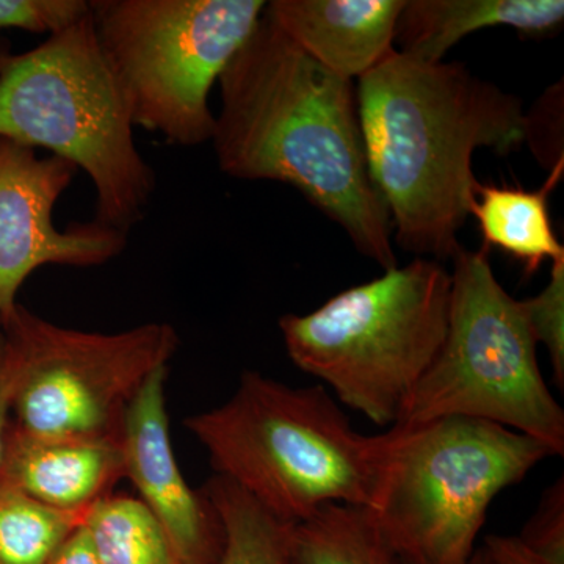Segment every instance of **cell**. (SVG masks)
Returning <instances> with one entry per match:
<instances>
[{"label": "cell", "instance_id": "cell-23", "mask_svg": "<svg viewBox=\"0 0 564 564\" xmlns=\"http://www.w3.org/2000/svg\"><path fill=\"white\" fill-rule=\"evenodd\" d=\"M17 386V361L0 329V455L11 419V400Z\"/></svg>", "mask_w": 564, "mask_h": 564}, {"label": "cell", "instance_id": "cell-1", "mask_svg": "<svg viewBox=\"0 0 564 564\" xmlns=\"http://www.w3.org/2000/svg\"><path fill=\"white\" fill-rule=\"evenodd\" d=\"M218 84L210 141L221 172L292 185L366 258L395 269L391 217L367 166L352 80L323 68L263 11Z\"/></svg>", "mask_w": 564, "mask_h": 564}, {"label": "cell", "instance_id": "cell-2", "mask_svg": "<svg viewBox=\"0 0 564 564\" xmlns=\"http://www.w3.org/2000/svg\"><path fill=\"white\" fill-rule=\"evenodd\" d=\"M356 102L395 243L434 261L454 259L478 182L474 152L505 155L525 143L522 102L459 63H426L397 50L359 77Z\"/></svg>", "mask_w": 564, "mask_h": 564}, {"label": "cell", "instance_id": "cell-3", "mask_svg": "<svg viewBox=\"0 0 564 564\" xmlns=\"http://www.w3.org/2000/svg\"><path fill=\"white\" fill-rule=\"evenodd\" d=\"M184 423L215 475L288 524L323 505H375L386 433L356 432L325 386L291 388L248 370L228 402Z\"/></svg>", "mask_w": 564, "mask_h": 564}, {"label": "cell", "instance_id": "cell-24", "mask_svg": "<svg viewBox=\"0 0 564 564\" xmlns=\"http://www.w3.org/2000/svg\"><path fill=\"white\" fill-rule=\"evenodd\" d=\"M485 551L491 564H552L533 554L518 536L491 534L486 538Z\"/></svg>", "mask_w": 564, "mask_h": 564}, {"label": "cell", "instance_id": "cell-16", "mask_svg": "<svg viewBox=\"0 0 564 564\" xmlns=\"http://www.w3.org/2000/svg\"><path fill=\"white\" fill-rule=\"evenodd\" d=\"M293 564H406L369 507L328 503L289 527Z\"/></svg>", "mask_w": 564, "mask_h": 564}, {"label": "cell", "instance_id": "cell-14", "mask_svg": "<svg viewBox=\"0 0 564 564\" xmlns=\"http://www.w3.org/2000/svg\"><path fill=\"white\" fill-rule=\"evenodd\" d=\"M563 21V0H408L397 22V51L441 63L458 41L481 29L505 25L547 35Z\"/></svg>", "mask_w": 564, "mask_h": 564}, {"label": "cell", "instance_id": "cell-7", "mask_svg": "<svg viewBox=\"0 0 564 564\" xmlns=\"http://www.w3.org/2000/svg\"><path fill=\"white\" fill-rule=\"evenodd\" d=\"M489 248L455 256L447 336L393 426L480 419L564 454V411L545 384L522 303L497 281Z\"/></svg>", "mask_w": 564, "mask_h": 564}, {"label": "cell", "instance_id": "cell-4", "mask_svg": "<svg viewBox=\"0 0 564 564\" xmlns=\"http://www.w3.org/2000/svg\"><path fill=\"white\" fill-rule=\"evenodd\" d=\"M133 128L91 14L35 50L0 52V139L74 163L95 185V220L126 234L143 220L158 184Z\"/></svg>", "mask_w": 564, "mask_h": 564}, {"label": "cell", "instance_id": "cell-13", "mask_svg": "<svg viewBox=\"0 0 564 564\" xmlns=\"http://www.w3.org/2000/svg\"><path fill=\"white\" fill-rule=\"evenodd\" d=\"M406 0H273L267 14L311 58L359 79L395 51Z\"/></svg>", "mask_w": 564, "mask_h": 564}, {"label": "cell", "instance_id": "cell-25", "mask_svg": "<svg viewBox=\"0 0 564 564\" xmlns=\"http://www.w3.org/2000/svg\"><path fill=\"white\" fill-rule=\"evenodd\" d=\"M47 564H99L84 527H79Z\"/></svg>", "mask_w": 564, "mask_h": 564}, {"label": "cell", "instance_id": "cell-11", "mask_svg": "<svg viewBox=\"0 0 564 564\" xmlns=\"http://www.w3.org/2000/svg\"><path fill=\"white\" fill-rule=\"evenodd\" d=\"M166 380L169 367L152 375L126 411L124 478L162 527L177 564H217L225 543L221 522L204 492L193 491L174 456Z\"/></svg>", "mask_w": 564, "mask_h": 564}, {"label": "cell", "instance_id": "cell-5", "mask_svg": "<svg viewBox=\"0 0 564 564\" xmlns=\"http://www.w3.org/2000/svg\"><path fill=\"white\" fill-rule=\"evenodd\" d=\"M451 291L443 263L414 259L313 313L281 317L285 350L339 402L375 425L393 426L443 347Z\"/></svg>", "mask_w": 564, "mask_h": 564}, {"label": "cell", "instance_id": "cell-15", "mask_svg": "<svg viewBox=\"0 0 564 564\" xmlns=\"http://www.w3.org/2000/svg\"><path fill=\"white\" fill-rule=\"evenodd\" d=\"M564 159L551 170L540 191L497 187L477 182L469 215L477 218L484 247H496L525 263L532 274L547 259L564 258V248L556 239L549 215V195L562 181Z\"/></svg>", "mask_w": 564, "mask_h": 564}, {"label": "cell", "instance_id": "cell-12", "mask_svg": "<svg viewBox=\"0 0 564 564\" xmlns=\"http://www.w3.org/2000/svg\"><path fill=\"white\" fill-rule=\"evenodd\" d=\"M122 478L121 436H39L10 421L0 455V481L39 502L68 513H87Z\"/></svg>", "mask_w": 564, "mask_h": 564}, {"label": "cell", "instance_id": "cell-10", "mask_svg": "<svg viewBox=\"0 0 564 564\" xmlns=\"http://www.w3.org/2000/svg\"><path fill=\"white\" fill-rule=\"evenodd\" d=\"M76 173L65 159L0 139V326L40 267H99L128 247V234L96 220L55 226V206Z\"/></svg>", "mask_w": 564, "mask_h": 564}, {"label": "cell", "instance_id": "cell-22", "mask_svg": "<svg viewBox=\"0 0 564 564\" xmlns=\"http://www.w3.org/2000/svg\"><path fill=\"white\" fill-rule=\"evenodd\" d=\"M519 541L527 549L552 564H564V481L560 477L543 494L536 511Z\"/></svg>", "mask_w": 564, "mask_h": 564}, {"label": "cell", "instance_id": "cell-18", "mask_svg": "<svg viewBox=\"0 0 564 564\" xmlns=\"http://www.w3.org/2000/svg\"><path fill=\"white\" fill-rule=\"evenodd\" d=\"M99 564H177L169 538L139 499L104 497L84 519Z\"/></svg>", "mask_w": 564, "mask_h": 564}, {"label": "cell", "instance_id": "cell-19", "mask_svg": "<svg viewBox=\"0 0 564 564\" xmlns=\"http://www.w3.org/2000/svg\"><path fill=\"white\" fill-rule=\"evenodd\" d=\"M87 513L55 510L0 481V564L50 563Z\"/></svg>", "mask_w": 564, "mask_h": 564}, {"label": "cell", "instance_id": "cell-21", "mask_svg": "<svg viewBox=\"0 0 564 564\" xmlns=\"http://www.w3.org/2000/svg\"><path fill=\"white\" fill-rule=\"evenodd\" d=\"M88 14V0H0V31L18 29L51 36Z\"/></svg>", "mask_w": 564, "mask_h": 564}, {"label": "cell", "instance_id": "cell-20", "mask_svg": "<svg viewBox=\"0 0 564 564\" xmlns=\"http://www.w3.org/2000/svg\"><path fill=\"white\" fill-rule=\"evenodd\" d=\"M527 323L536 344L545 345L555 384L564 388V258L552 262L551 281L533 299L524 300Z\"/></svg>", "mask_w": 564, "mask_h": 564}, {"label": "cell", "instance_id": "cell-9", "mask_svg": "<svg viewBox=\"0 0 564 564\" xmlns=\"http://www.w3.org/2000/svg\"><path fill=\"white\" fill-rule=\"evenodd\" d=\"M0 329L17 361L10 421L39 436L120 437L129 404L180 348L170 323L80 332L22 304Z\"/></svg>", "mask_w": 564, "mask_h": 564}, {"label": "cell", "instance_id": "cell-26", "mask_svg": "<svg viewBox=\"0 0 564 564\" xmlns=\"http://www.w3.org/2000/svg\"><path fill=\"white\" fill-rule=\"evenodd\" d=\"M406 563V562H404ZM408 564V563H406ZM467 564H491L489 562V556L486 554L485 547L480 549V551H475L474 555L470 556L469 562Z\"/></svg>", "mask_w": 564, "mask_h": 564}, {"label": "cell", "instance_id": "cell-6", "mask_svg": "<svg viewBox=\"0 0 564 564\" xmlns=\"http://www.w3.org/2000/svg\"><path fill=\"white\" fill-rule=\"evenodd\" d=\"M549 456L533 437L480 419L392 426L370 510L408 564H467L492 500Z\"/></svg>", "mask_w": 564, "mask_h": 564}, {"label": "cell", "instance_id": "cell-17", "mask_svg": "<svg viewBox=\"0 0 564 564\" xmlns=\"http://www.w3.org/2000/svg\"><path fill=\"white\" fill-rule=\"evenodd\" d=\"M203 492L217 511L225 534L217 564H293L289 551L291 524L220 475L212 477Z\"/></svg>", "mask_w": 564, "mask_h": 564}, {"label": "cell", "instance_id": "cell-8", "mask_svg": "<svg viewBox=\"0 0 564 564\" xmlns=\"http://www.w3.org/2000/svg\"><path fill=\"white\" fill-rule=\"evenodd\" d=\"M265 9L263 0H91L96 39L133 126L174 147L210 141L212 87Z\"/></svg>", "mask_w": 564, "mask_h": 564}]
</instances>
